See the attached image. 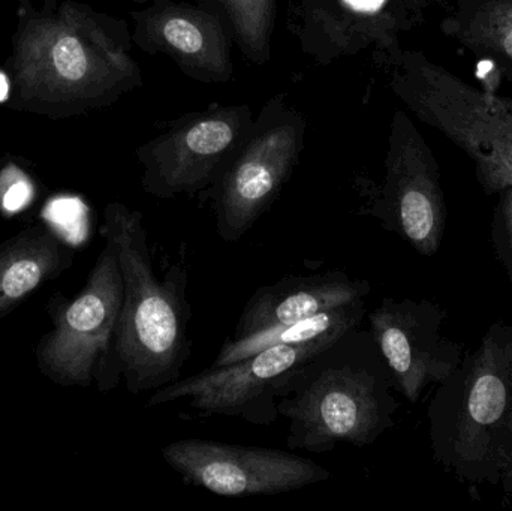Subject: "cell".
<instances>
[{
    "instance_id": "obj_2",
    "label": "cell",
    "mask_w": 512,
    "mask_h": 511,
    "mask_svg": "<svg viewBox=\"0 0 512 511\" xmlns=\"http://www.w3.org/2000/svg\"><path fill=\"white\" fill-rule=\"evenodd\" d=\"M433 458L469 491L512 498V323L493 324L429 407Z\"/></svg>"
},
{
    "instance_id": "obj_17",
    "label": "cell",
    "mask_w": 512,
    "mask_h": 511,
    "mask_svg": "<svg viewBox=\"0 0 512 511\" xmlns=\"http://www.w3.org/2000/svg\"><path fill=\"white\" fill-rule=\"evenodd\" d=\"M441 30L512 81V0H456Z\"/></svg>"
},
{
    "instance_id": "obj_16",
    "label": "cell",
    "mask_w": 512,
    "mask_h": 511,
    "mask_svg": "<svg viewBox=\"0 0 512 511\" xmlns=\"http://www.w3.org/2000/svg\"><path fill=\"white\" fill-rule=\"evenodd\" d=\"M75 249L47 222L0 242V321L74 264Z\"/></svg>"
},
{
    "instance_id": "obj_5",
    "label": "cell",
    "mask_w": 512,
    "mask_h": 511,
    "mask_svg": "<svg viewBox=\"0 0 512 511\" xmlns=\"http://www.w3.org/2000/svg\"><path fill=\"white\" fill-rule=\"evenodd\" d=\"M375 62L406 108L471 158L486 194L512 186L511 98L475 89L421 50L400 48Z\"/></svg>"
},
{
    "instance_id": "obj_15",
    "label": "cell",
    "mask_w": 512,
    "mask_h": 511,
    "mask_svg": "<svg viewBox=\"0 0 512 511\" xmlns=\"http://www.w3.org/2000/svg\"><path fill=\"white\" fill-rule=\"evenodd\" d=\"M370 290L369 282L351 278L342 270L286 276L255 291L228 339L239 341L267 330L282 329L330 309L367 299Z\"/></svg>"
},
{
    "instance_id": "obj_7",
    "label": "cell",
    "mask_w": 512,
    "mask_h": 511,
    "mask_svg": "<svg viewBox=\"0 0 512 511\" xmlns=\"http://www.w3.org/2000/svg\"><path fill=\"white\" fill-rule=\"evenodd\" d=\"M306 128L303 113L285 95L262 105L236 155L207 191L224 242H239L273 206L300 161Z\"/></svg>"
},
{
    "instance_id": "obj_20",
    "label": "cell",
    "mask_w": 512,
    "mask_h": 511,
    "mask_svg": "<svg viewBox=\"0 0 512 511\" xmlns=\"http://www.w3.org/2000/svg\"><path fill=\"white\" fill-rule=\"evenodd\" d=\"M498 194V206L492 219V243L512 284V186Z\"/></svg>"
},
{
    "instance_id": "obj_23",
    "label": "cell",
    "mask_w": 512,
    "mask_h": 511,
    "mask_svg": "<svg viewBox=\"0 0 512 511\" xmlns=\"http://www.w3.org/2000/svg\"><path fill=\"white\" fill-rule=\"evenodd\" d=\"M129 2L147 3L149 0H129Z\"/></svg>"
},
{
    "instance_id": "obj_13",
    "label": "cell",
    "mask_w": 512,
    "mask_h": 511,
    "mask_svg": "<svg viewBox=\"0 0 512 511\" xmlns=\"http://www.w3.org/2000/svg\"><path fill=\"white\" fill-rule=\"evenodd\" d=\"M445 321V309L429 300L384 297L369 314L370 333L411 404L427 387L444 383L465 357V347L445 335Z\"/></svg>"
},
{
    "instance_id": "obj_11",
    "label": "cell",
    "mask_w": 512,
    "mask_h": 511,
    "mask_svg": "<svg viewBox=\"0 0 512 511\" xmlns=\"http://www.w3.org/2000/svg\"><path fill=\"white\" fill-rule=\"evenodd\" d=\"M426 0H295L288 29L316 65L372 50L373 59L400 48V35L423 21Z\"/></svg>"
},
{
    "instance_id": "obj_9",
    "label": "cell",
    "mask_w": 512,
    "mask_h": 511,
    "mask_svg": "<svg viewBox=\"0 0 512 511\" xmlns=\"http://www.w3.org/2000/svg\"><path fill=\"white\" fill-rule=\"evenodd\" d=\"M337 338L273 345L231 365L209 366L200 374L156 390L147 405L161 407L186 399L189 407L209 416L236 417L255 426L273 425L279 419L277 401L295 372Z\"/></svg>"
},
{
    "instance_id": "obj_14",
    "label": "cell",
    "mask_w": 512,
    "mask_h": 511,
    "mask_svg": "<svg viewBox=\"0 0 512 511\" xmlns=\"http://www.w3.org/2000/svg\"><path fill=\"white\" fill-rule=\"evenodd\" d=\"M132 41L144 53L170 57L183 75L203 84L234 78L230 35L203 6L179 0H150L132 12Z\"/></svg>"
},
{
    "instance_id": "obj_8",
    "label": "cell",
    "mask_w": 512,
    "mask_h": 511,
    "mask_svg": "<svg viewBox=\"0 0 512 511\" xmlns=\"http://www.w3.org/2000/svg\"><path fill=\"white\" fill-rule=\"evenodd\" d=\"M254 123L248 104L212 105L186 114L138 147L144 192L173 198L207 192L224 173Z\"/></svg>"
},
{
    "instance_id": "obj_3",
    "label": "cell",
    "mask_w": 512,
    "mask_h": 511,
    "mask_svg": "<svg viewBox=\"0 0 512 511\" xmlns=\"http://www.w3.org/2000/svg\"><path fill=\"white\" fill-rule=\"evenodd\" d=\"M99 231L116 246L122 272L123 303L116 341L122 380L132 395L156 392L182 378L191 354L188 272L179 263L164 278L156 275L140 210L108 204Z\"/></svg>"
},
{
    "instance_id": "obj_18",
    "label": "cell",
    "mask_w": 512,
    "mask_h": 511,
    "mask_svg": "<svg viewBox=\"0 0 512 511\" xmlns=\"http://www.w3.org/2000/svg\"><path fill=\"white\" fill-rule=\"evenodd\" d=\"M364 317L366 299L330 309L282 329L267 330L239 341L227 339L210 366L231 365L273 345L307 344L319 339L337 338L354 327L361 326Z\"/></svg>"
},
{
    "instance_id": "obj_12",
    "label": "cell",
    "mask_w": 512,
    "mask_h": 511,
    "mask_svg": "<svg viewBox=\"0 0 512 511\" xmlns=\"http://www.w3.org/2000/svg\"><path fill=\"white\" fill-rule=\"evenodd\" d=\"M162 458L183 482L219 497L286 494L331 479L330 471L295 453L200 438L168 444Z\"/></svg>"
},
{
    "instance_id": "obj_10",
    "label": "cell",
    "mask_w": 512,
    "mask_h": 511,
    "mask_svg": "<svg viewBox=\"0 0 512 511\" xmlns=\"http://www.w3.org/2000/svg\"><path fill=\"white\" fill-rule=\"evenodd\" d=\"M367 213L424 257L441 249L447 206L439 165L405 111L397 110L391 120L384 179Z\"/></svg>"
},
{
    "instance_id": "obj_6",
    "label": "cell",
    "mask_w": 512,
    "mask_h": 511,
    "mask_svg": "<svg viewBox=\"0 0 512 511\" xmlns=\"http://www.w3.org/2000/svg\"><path fill=\"white\" fill-rule=\"evenodd\" d=\"M123 303V279L116 246H105L83 290L75 297L56 293L45 303L53 330L35 348L39 371L60 387H89L108 393L122 380L116 357Z\"/></svg>"
},
{
    "instance_id": "obj_19",
    "label": "cell",
    "mask_w": 512,
    "mask_h": 511,
    "mask_svg": "<svg viewBox=\"0 0 512 511\" xmlns=\"http://www.w3.org/2000/svg\"><path fill=\"white\" fill-rule=\"evenodd\" d=\"M277 0H197L221 20L240 53L262 66L270 62Z\"/></svg>"
},
{
    "instance_id": "obj_4",
    "label": "cell",
    "mask_w": 512,
    "mask_h": 511,
    "mask_svg": "<svg viewBox=\"0 0 512 511\" xmlns=\"http://www.w3.org/2000/svg\"><path fill=\"white\" fill-rule=\"evenodd\" d=\"M125 21L66 3L36 14L15 41L14 71L26 99L104 107L143 84Z\"/></svg>"
},
{
    "instance_id": "obj_1",
    "label": "cell",
    "mask_w": 512,
    "mask_h": 511,
    "mask_svg": "<svg viewBox=\"0 0 512 511\" xmlns=\"http://www.w3.org/2000/svg\"><path fill=\"white\" fill-rule=\"evenodd\" d=\"M396 392L372 333L354 327L304 363L277 401L286 447L321 455L339 444L370 446L394 428Z\"/></svg>"
},
{
    "instance_id": "obj_22",
    "label": "cell",
    "mask_w": 512,
    "mask_h": 511,
    "mask_svg": "<svg viewBox=\"0 0 512 511\" xmlns=\"http://www.w3.org/2000/svg\"><path fill=\"white\" fill-rule=\"evenodd\" d=\"M9 92H11V83L8 75L0 71V102H5L9 98Z\"/></svg>"
},
{
    "instance_id": "obj_21",
    "label": "cell",
    "mask_w": 512,
    "mask_h": 511,
    "mask_svg": "<svg viewBox=\"0 0 512 511\" xmlns=\"http://www.w3.org/2000/svg\"><path fill=\"white\" fill-rule=\"evenodd\" d=\"M35 188L32 180L17 165L11 164L0 173V209L6 215H15L32 203Z\"/></svg>"
}]
</instances>
